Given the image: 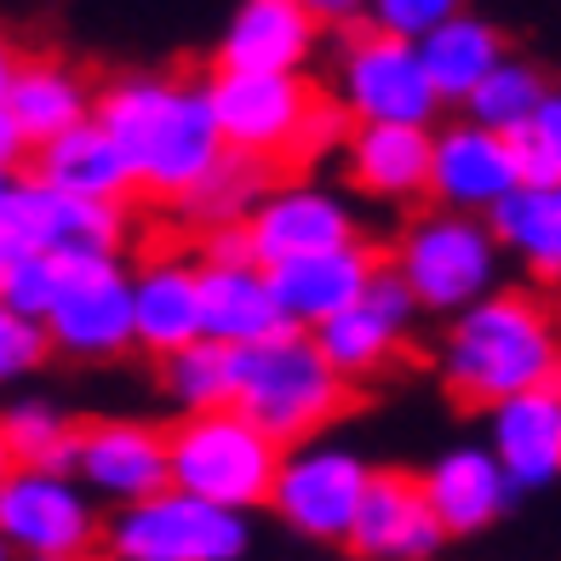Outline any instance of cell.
I'll use <instances>...</instances> for the list:
<instances>
[{
	"label": "cell",
	"mask_w": 561,
	"mask_h": 561,
	"mask_svg": "<svg viewBox=\"0 0 561 561\" xmlns=\"http://www.w3.org/2000/svg\"><path fill=\"white\" fill-rule=\"evenodd\" d=\"M0 178H7V172H0Z\"/></svg>",
	"instance_id": "44"
},
{
	"label": "cell",
	"mask_w": 561,
	"mask_h": 561,
	"mask_svg": "<svg viewBox=\"0 0 561 561\" xmlns=\"http://www.w3.org/2000/svg\"><path fill=\"white\" fill-rule=\"evenodd\" d=\"M92 115L126 149L138 195L161 201V207H178L224 156L213 92L207 81H190V75H167V69L115 75V81L98 87Z\"/></svg>",
	"instance_id": "1"
},
{
	"label": "cell",
	"mask_w": 561,
	"mask_h": 561,
	"mask_svg": "<svg viewBox=\"0 0 561 561\" xmlns=\"http://www.w3.org/2000/svg\"><path fill=\"white\" fill-rule=\"evenodd\" d=\"M264 270H270V287H275V304L287 316V327L316 333L321 321H333L339 310H350L367 293V280L378 275V252L367 241H344V247L304 252V259L264 264Z\"/></svg>",
	"instance_id": "21"
},
{
	"label": "cell",
	"mask_w": 561,
	"mask_h": 561,
	"mask_svg": "<svg viewBox=\"0 0 561 561\" xmlns=\"http://www.w3.org/2000/svg\"><path fill=\"white\" fill-rule=\"evenodd\" d=\"M333 104L344 110V121H413V126H436V115L447 110L424 69L419 41L373 30V23H362L339 46Z\"/></svg>",
	"instance_id": "11"
},
{
	"label": "cell",
	"mask_w": 561,
	"mask_h": 561,
	"mask_svg": "<svg viewBox=\"0 0 561 561\" xmlns=\"http://www.w3.org/2000/svg\"><path fill=\"white\" fill-rule=\"evenodd\" d=\"M213 92V115L224 149L280 167V161H304L316 156L327 138H344V110L333 98H321L304 69H213L207 75Z\"/></svg>",
	"instance_id": "3"
},
{
	"label": "cell",
	"mask_w": 561,
	"mask_h": 561,
	"mask_svg": "<svg viewBox=\"0 0 561 561\" xmlns=\"http://www.w3.org/2000/svg\"><path fill=\"white\" fill-rule=\"evenodd\" d=\"M133 333L138 350L161 355L201 339V264L184 252H156L133 270Z\"/></svg>",
	"instance_id": "23"
},
{
	"label": "cell",
	"mask_w": 561,
	"mask_h": 561,
	"mask_svg": "<svg viewBox=\"0 0 561 561\" xmlns=\"http://www.w3.org/2000/svg\"><path fill=\"white\" fill-rule=\"evenodd\" d=\"M23 156H30V144H23V133H18V121L7 115V104H0V172H12Z\"/></svg>",
	"instance_id": "39"
},
{
	"label": "cell",
	"mask_w": 561,
	"mask_h": 561,
	"mask_svg": "<svg viewBox=\"0 0 561 561\" xmlns=\"http://www.w3.org/2000/svg\"><path fill=\"white\" fill-rule=\"evenodd\" d=\"M321 23H333V30H344V23H362V7L367 0H304Z\"/></svg>",
	"instance_id": "40"
},
{
	"label": "cell",
	"mask_w": 561,
	"mask_h": 561,
	"mask_svg": "<svg viewBox=\"0 0 561 561\" xmlns=\"http://www.w3.org/2000/svg\"><path fill=\"white\" fill-rule=\"evenodd\" d=\"M18 470V453H12V442H7V424H0V481H7Z\"/></svg>",
	"instance_id": "42"
},
{
	"label": "cell",
	"mask_w": 561,
	"mask_h": 561,
	"mask_svg": "<svg viewBox=\"0 0 561 561\" xmlns=\"http://www.w3.org/2000/svg\"><path fill=\"white\" fill-rule=\"evenodd\" d=\"M280 327H287V316H280L270 270L259 259L252 264H201V339L241 350V344L280 333Z\"/></svg>",
	"instance_id": "25"
},
{
	"label": "cell",
	"mask_w": 561,
	"mask_h": 561,
	"mask_svg": "<svg viewBox=\"0 0 561 561\" xmlns=\"http://www.w3.org/2000/svg\"><path fill=\"white\" fill-rule=\"evenodd\" d=\"M92 104H98V87L75 64H64V58H18V75L7 87V115L18 121V133H23L30 149L69 133L75 121H87Z\"/></svg>",
	"instance_id": "26"
},
{
	"label": "cell",
	"mask_w": 561,
	"mask_h": 561,
	"mask_svg": "<svg viewBox=\"0 0 561 561\" xmlns=\"http://www.w3.org/2000/svg\"><path fill=\"white\" fill-rule=\"evenodd\" d=\"M436 373L453 401L488 413L493 401L561 373V321L545 298L522 287H493L458 316H447V333L436 344Z\"/></svg>",
	"instance_id": "2"
},
{
	"label": "cell",
	"mask_w": 561,
	"mask_h": 561,
	"mask_svg": "<svg viewBox=\"0 0 561 561\" xmlns=\"http://www.w3.org/2000/svg\"><path fill=\"white\" fill-rule=\"evenodd\" d=\"M104 556L110 561H247L252 516L167 481L161 493L115 504V516H104Z\"/></svg>",
	"instance_id": "7"
},
{
	"label": "cell",
	"mask_w": 561,
	"mask_h": 561,
	"mask_svg": "<svg viewBox=\"0 0 561 561\" xmlns=\"http://www.w3.org/2000/svg\"><path fill=\"white\" fill-rule=\"evenodd\" d=\"M516 190H522V161L510 133H493L470 115L430 133V201L436 207L493 218V207Z\"/></svg>",
	"instance_id": "14"
},
{
	"label": "cell",
	"mask_w": 561,
	"mask_h": 561,
	"mask_svg": "<svg viewBox=\"0 0 561 561\" xmlns=\"http://www.w3.org/2000/svg\"><path fill=\"white\" fill-rule=\"evenodd\" d=\"M75 476L92 488L98 504H133L172 481L167 430L149 419H92L75 442Z\"/></svg>",
	"instance_id": "16"
},
{
	"label": "cell",
	"mask_w": 561,
	"mask_h": 561,
	"mask_svg": "<svg viewBox=\"0 0 561 561\" xmlns=\"http://www.w3.org/2000/svg\"><path fill=\"white\" fill-rule=\"evenodd\" d=\"M465 7L470 0H367L362 23L390 30V35H407V41H424L436 23H447L453 12H465Z\"/></svg>",
	"instance_id": "35"
},
{
	"label": "cell",
	"mask_w": 561,
	"mask_h": 561,
	"mask_svg": "<svg viewBox=\"0 0 561 561\" xmlns=\"http://www.w3.org/2000/svg\"><path fill=\"white\" fill-rule=\"evenodd\" d=\"M430 133L413 121H350L339 138L344 184L378 207H419L430 201Z\"/></svg>",
	"instance_id": "17"
},
{
	"label": "cell",
	"mask_w": 561,
	"mask_h": 561,
	"mask_svg": "<svg viewBox=\"0 0 561 561\" xmlns=\"http://www.w3.org/2000/svg\"><path fill=\"white\" fill-rule=\"evenodd\" d=\"M367 481H373V465L355 447H344L333 436H304L280 453V470H275L264 510L310 545H344Z\"/></svg>",
	"instance_id": "10"
},
{
	"label": "cell",
	"mask_w": 561,
	"mask_h": 561,
	"mask_svg": "<svg viewBox=\"0 0 561 561\" xmlns=\"http://www.w3.org/2000/svg\"><path fill=\"white\" fill-rule=\"evenodd\" d=\"M327 23L304 0H241L218 35L224 69H310Z\"/></svg>",
	"instance_id": "22"
},
{
	"label": "cell",
	"mask_w": 561,
	"mask_h": 561,
	"mask_svg": "<svg viewBox=\"0 0 561 561\" xmlns=\"http://www.w3.org/2000/svg\"><path fill=\"white\" fill-rule=\"evenodd\" d=\"M545 92H550V81H545L539 64L504 53V58L493 64V75H488V81H481L458 110H465L470 121H481V126H493V133H522V126H533V115H539Z\"/></svg>",
	"instance_id": "30"
},
{
	"label": "cell",
	"mask_w": 561,
	"mask_h": 561,
	"mask_svg": "<svg viewBox=\"0 0 561 561\" xmlns=\"http://www.w3.org/2000/svg\"><path fill=\"white\" fill-rule=\"evenodd\" d=\"M533 133H539V144L556 156V172H561V87H550V92H545L539 115H533Z\"/></svg>",
	"instance_id": "38"
},
{
	"label": "cell",
	"mask_w": 561,
	"mask_h": 561,
	"mask_svg": "<svg viewBox=\"0 0 561 561\" xmlns=\"http://www.w3.org/2000/svg\"><path fill=\"white\" fill-rule=\"evenodd\" d=\"M488 447L516 493L561 488V373L488 407Z\"/></svg>",
	"instance_id": "19"
},
{
	"label": "cell",
	"mask_w": 561,
	"mask_h": 561,
	"mask_svg": "<svg viewBox=\"0 0 561 561\" xmlns=\"http://www.w3.org/2000/svg\"><path fill=\"white\" fill-rule=\"evenodd\" d=\"M0 533L23 561H92L104 550V504L75 470L18 465L0 481Z\"/></svg>",
	"instance_id": "9"
},
{
	"label": "cell",
	"mask_w": 561,
	"mask_h": 561,
	"mask_svg": "<svg viewBox=\"0 0 561 561\" xmlns=\"http://www.w3.org/2000/svg\"><path fill=\"white\" fill-rule=\"evenodd\" d=\"M104 561H110V556H104Z\"/></svg>",
	"instance_id": "45"
},
{
	"label": "cell",
	"mask_w": 561,
	"mask_h": 561,
	"mask_svg": "<svg viewBox=\"0 0 561 561\" xmlns=\"http://www.w3.org/2000/svg\"><path fill=\"white\" fill-rule=\"evenodd\" d=\"M419 53H424V69H430V81H436L442 104H465V98L493 75V64L510 53V46H504L499 23H488L481 12L465 7L447 23H436V30L419 41Z\"/></svg>",
	"instance_id": "27"
},
{
	"label": "cell",
	"mask_w": 561,
	"mask_h": 561,
	"mask_svg": "<svg viewBox=\"0 0 561 561\" xmlns=\"http://www.w3.org/2000/svg\"><path fill=\"white\" fill-rule=\"evenodd\" d=\"M264 190H270V167L252 161V156H241V149H224L218 167L201 178L184 201H178V213H184V224H195V229L247 224L252 207L264 201Z\"/></svg>",
	"instance_id": "29"
},
{
	"label": "cell",
	"mask_w": 561,
	"mask_h": 561,
	"mask_svg": "<svg viewBox=\"0 0 561 561\" xmlns=\"http://www.w3.org/2000/svg\"><path fill=\"white\" fill-rule=\"evenodd\" d=\"M0 236L41 252H121L126 241V207L115 201H87L41 172H7L0 178Z\"/></svg>",
	"instance_id": "12"
},
{
	"label": "cell",
	"mask_w": 561,
	"mask_h": 561,
	"mask_svg": "<svg viewBox=\"0 0 561 561\" xmlns=\"http://www.w3.org/2000/svg\"><path fill=\"white\" fill-rule=\"evenodd\" d=\"M53 355V339H46V321L18 316L12 304H0V385H18V378L41 373V362Z\"/></svg>",
	"instance_id": "34"
},
{
	"label": "cell",
	"mask_w": 561,
	"mask_h": 561,
	"mask_svg": "<svg viewBox=\"0 0 561 561\" xmlns=\"http://www.w3.org/2000/svg\"><path fill=\"white\" fill-rule=\"evenodd\" d=\"M424 481V499L430 510L442 516L447 539H470V533H488L493 522L510 516V504H516V481L504 476L499 453L488 442H458L447 453L430 458V470L419 476Z\"/></svg>",
	"instance_id": "20"
},
{
	"label": "cell",
	"mask_w": 561,
	"mask_h": 561,
	"mask_svg": "<svg viewBox=\"0 0 561 561\" xmlns=\"http://www.w3.org/2000/svg\"><path fill=\"white\" fill-rule=\"evenodd\" d=\"M419 316L424 310H419L413 287H407L390 264H378V275L367 280V293L355 298L350 310H339L333 321L316 327V344L350 385H362V378H378L401 355V344L413 339Z\"/></svg>",
	"instance_id": "15"
},
{
	"label": "cell",
	"mask_w": 561,
	"mask_h": 561,
	"mask_svg": "<svg viewBox=\"0 0 561 561\" xmlns=\"http://www.w3.org/2000/svg\"><path fill=\"white\" fill-rule=\"evenodd\" d=\"M7 442L18 453V465H41V470H75V442H81V424H75L58 401L46 396H23L7 413Z\"/></svg>",
	"instance_id": "32"
},
{
	"label": "cell",
	"mask_w": 561,
	"mask_h": 561,
	"mask_svg": "<svg viewBox=\"0 0 561 561\" xmlns=\"http://www.w3.org/2000/svg\"><path fill=\"white\" fill-rule=\"evenodd\" d=\"M0 561H18V550L7 545V533H0Z\"/></svg>",
	"instance_id": "43"
},
{
	"label": "cell",
	"mask_w": 561,
	"mask_h": 561,
	"mask_svg": "<svg viewBox=\"0 0 561 561\" xmlns=\"http://www.w3.org/2000/svg\"><path fill=\"white\" fill-rule=\"evenodd\" d=\"M195 259H201V264H252L259 252H252L247 224H213V229H201Z\"/></svg>",
	"instance_id": "36"
},
{
	"label": "cell",
	"mask_w": 561,
	"mask_h": 561,
	"mask_svg": "<svg viewBox=\"0 0 561 561\" xmlns=\"http://www.w3.org/2000/svg\"><path fill=\"white\" fill-rule=\"evenodd\" d=\"M516 138V161H522V184H556V156L539 144V133H533V126H522V133H510Z\"/></svg>",
	"instance_id": "37"
},
{
	"label": "cell",
	"mask_w": 561,
	"mask_h": 561,
	"mask_svg": "<svg viewBox=\"0 0 561 561\" xmlns=\"http://www.w3.org/2000/svg\"><path fill=\"white\" fill-rule=\"evenodd\" d=\"M344 545H350L355 561H436V550L447 545V527H442L436 510H430L419 476L373 470Z\"/></svg>",
	"instance_id": "18"
},
{
	"label": "cell",
	"mask_w": 561,
	"mask_h": 561,
	"mask_svg": "<svg viewBox=\"0 0 561 561\" xmlns=\"http://www.w3.org/2000/svg\"><path fill=\"white\" fill-rule=\"evenodd\" d=\"M229 373H236V401L252 424H264L280 447L304 436H321L339 424L350 407V378L327 362L316 333L304 327H280V333L229 350Z\"/></svg>",
	"instance_id": "4"
},
{
	"label": "cell",
	"mask_w": 561,
	"mask_h": 561,
	"mask_svg": "<svg viewBox=\"0 0 561 561\" xmlns=\"http://www.w3.org/2000/svg\"><path fill=\"white\" fill-rule=\"evenodd\" d=\"M18 46H12V35L0 30V104H7V87H12V75H18Z\"/></svg>",
	"instance_id": "41"
},
{
	"label": "cell",
	"mask_w": 561,
	"mask_h": 561,
	"mask_svg": "<svg viewBox=\"0 0 561 561\" xmlns=\"http://www.w3.org/2000/svg\"><path fill=\"white\" fill-rule=\"evenodd\" d=\"M161 396L178 413H207V407H229L236 396V373H229V344L195 339L184 350L161 355Z\"/></svg>",
	"instance_id": "31"
},
{
	"label": "cell",
	"mask_w": 561,
	"mask_h": 561,
	"mask_svg": "<svg viewBox=\"0 0 561 561\" xmlns=\"http://www.w3.org/2000/svg\"><path fill=\"white\" fill-rule=\"evenodd\" d=\"M247 236H252L259 264H287V259H304V252L362 241V218H355V201L333 184H316V178H270L264 201L247 218Z\"/></svg>",
	"instance_id": "13"
},
{
	"label": "cell",
	"mask_w": 561,
	"mask_h": 561,
	"mask_svg": "<svg viewBox=\"0 0 561 561\" xmlns=\"http://www.w3.org/2000/svg\"><path fill=\"white\" fill-rule=\"evenodd\" d=\"M493 229L504 252L516 259L533 280L561 287V178L556 184H522L493 207Z\"/></svg>",
	"instance_id": "28"
},
{
	"label": "cell",
	"mask_w": 561,
	"mask_h": 561,
	"mask_svg": "<svg viewBox=\"0 0 561 561\" xmlns=\"http://www.w3.org/2000/svg\"><path fill=\"white\" fill-rule=\"evenodd\" d=\"M30 172H41L46 184H58L69 195H87V201H115V207H133L138 201V178L126 167V149L110 138V126L98 115L75 121L69 133L35 144Z\"/></svg>",
	"instance_id": "24"
},
{
	"label": "cell",
	"mask_w": 561,
	"mask_h": 561,
	"mask_svg": "<svg viewBox=\"0 0 561 561\" xmlns=\"http://www.w3.org/2000/svg\"><path fill=\"white\" fill-rule=\"evenodd\" d=\"M390 270L413 287L424 316H458L465 304L499 287L504 270V241L493 218L458 213V207H430L419 218H407L396 236Z\"/></svg>",
	"instance_id": "6"
},
{
	"label": "cell",
	"mask_w": 561,
	"mask_h": 561,
	"mask_svg": "<svg viewBox=\"0 0 561 561\" xmlns=\"http://www.w3.org/2000/svg\"><path fill=\"white\" fill-rule=\"evenodd\" d=\"M53 355L104 367L138 350L133 333V270L121 252H58V298L41 316Z\"/></svg>",
	"instance_id": "8"
},
{
	"label": "cell",
	"mask_w": 561,
	"mask_h": 561,
	"mask_svg": "<svg viewBox=\"0 0 561 561\" xmlns=\"http://www.w3.org/2000/svg\"><path fill=\"white\" fill-rule=\"evenodd\" d=\"M280 447L264 424H252L236 401L207 407V413H178L167 430V458H172V488L201 493L229 510H264L275 470H280Z\"/></svg>",
	"instance_id": "5"
},
{
	"label": "cell",
	"mask_w": 561,
	"mask_h": 561,
	"mask_svg": "<svg viewBox=\"0 0 561 561\" xmlns=\"http://www.w3.org/2000/svg\"><path fill=\"white\" fill-rule=\"evenodd\" d=\"M58 298V252H41V247H18L12 264L0 270V304H12L18 316H46Z\"/></svg>",
	"instance_id": "33"
}]
</instances>
